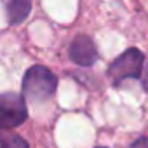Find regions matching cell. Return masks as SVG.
Instances as JSON below:
<instances>
[{"label": "cell", "instance_id": "6da1fadb", "mask_svg": "<svg viewBox=\"0 0 148 148\" xmlns=\"http://www.w3.org/2000/svg\"><path fill=\"white\" fill-rule=\"evenodd\" d=\"M58 89V77L54 73L42 66L33 64L23 77V94L33 103H40L49 99Z\"/></svg>", "mask_w": 148, "mask_h": 148}, {"label": "cell", "instance_id": "7a4b0ae2", "mask_svg": "<svg viewBox=\"0 0 148 148\" xmlns=\"http://www.w3.org/2000/svg\"><path fill=\"white\" fill-rule=\"evenodd\" d=\"M143 63H145V54L139 49L131 47L112 61V64L108 66V77L112 79L113 86L122 84L125 79H141Z\"/></svg>", "mask_w": 148, "mask_h": 148}, {"label": "cell", "instance_id": "3957f363", "mask_svg": "<svg viewBox=\"0 0 148 148\" xmlns=\"http://www.w3.org/2000/svg\"><path fill=\"white\" fill-rule=\"evenodd\" d=\"M28 117L26 103L21 94L16 92H4L0 96V127L12 129L21 125Z\"/></svg>", "mask_w": 148, "mask_h": 148}, {"label": "cell", "instance_id": "277c9868", "mask_svg": "<svg viewBox=\"0 0 148 148\" xmlns=\"http://www.w3.org/2000/svg\"><path fill=\"white\" fill-rule=\"evenodd\" d=\"M68 56L79 66H92L98 61V49H96L91 37H87L84 33H79L70 42Z\"/></svg>", "mask_w": 148, "mask_h": 148}, {"label": "cell", "instance_id": "5b68a950", "mask_svg": "<svg viewBox=\"0 0 148 148\" xmlns=\"http://www.w3.org/2000/svg\"><path fill=\"white\" fill-rule=\"evenodd\" d=\"M9 25H21L32 12V0H7Z\"/></svg>", "mask_w": 148, "mask_h": 148}, {"label": "cell", "instance_id": "8992f818", "mask_svg": "<svg viewBox=\"0 0 148 148\" xmlns=\"http://www.w3.org/2000/svg\"><path fill=\"white\" fill-rule=\"evenodd\" d=\"M0 148H30V146L21 136L14 132H5L4 129L2 136H0Z\"/></svg>", "mask_w": 148, "mask_h": 148}, {"label": "cell", "instance_id": "52a82bcc", "mask_svg": "<svg viewBox=\"0 0 148 148\" xmlns=\"http://www.w3.org/2000/svg\"><path fill=\"white\" fill-rule=\"evenodd\" d=\"M129 148H148V138L143 136V138H138L134 143H131Z\"/></svg>", "mask_w": 148, "mask_h": 148}, {"label": "cell", "instance_id": "ba28073f", "mask_svg": "<svg viewBox=\"0 0 148 148\" xmlns=\"http://www.w3.org/2000/svg\"><path fill=\"white\" fill-rule=\"evenodd\" d=\"M145 87L148 89V68H146V79H145Z\"/></svg>", "mask_w": 148, "mask_h": 148}, {"label": "cell", "instance_id": "9c48e42d", "mask_svg": "<svg viewBox=\"0 0 148 148\" xmlns=\"http://www.w3.org/2000/svg\"><path fill=\"white\" fill-rule=\"evenodd\" d=\"M98 148H106V146H98Z\"/></svg>", "mask_w": 148, "mask_h": 148}]
</instances>
